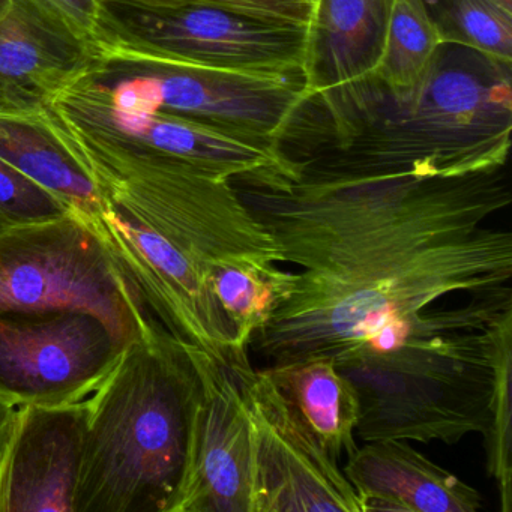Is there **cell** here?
Returning <instances> with one entry per match:
<instances>
[{"mask_svg": "<svg viewBox=\"0 0 512 512\" xmlns=\"http://www.w3.org/2000/svg\"><path fill=\"white\" fill-rule=\"evenodd\" d=\"M235 185L301 266L295 290L250 347L269 365L335 362L449 293L506 286L512 235L482 226L511 205L505 167L461 176L298 172Z\"/></svg>", "mask_w": 512, "mask_h": 512, "instance_id": "6da1fadb", "label": "cell"}, {"mask_svg": "<svg viewBox=\"0 0 512 512\" xmlns=\"http://www.w3.org/2000/svg\"><path fill=\"white\" fill-rule=\"evenodd\" d=\"M511 131V65L442 43L406 94L376 74L307 92L275 149L298 172L461 176L505 167Z\"/></svg>", "mask_w": 512, "mask_h": 512, "instance_id": "7a4b0ae2", "label": "cell"}, {"mask_svg": "<svg viewBox=\"0 0 512 512\" xmlns=\"http://www.w3.org/2000/svg\"><path fill=\"white\" fill-rule=\"evenodd\" d=\"M470 295L463 307L404 320L385 349L359 347L335 362L358 391L359 439L454 445L485 433L494 380L488 325L512 307V290Z\"/></svg>", "mask_w": 512, "mask_h": 512, "instance_id": "3957f363", "label": "cell"}, {"mask_svg": "<svg viewBox=\"0 0 512 512\" xmlns=\"http://www.w3.org/2000/svg\"><path fill=\"white\" fill-rule=\"evenodd\" d=\"M197 374L160 323L128 344L86 400L74 512H169L181 481Z\"/></svg>", "mask_w": 512, "mask_h": 512, "instance_id": "277c9868", "label": "cell"}, {"mask_svg": "<svg viewBox=\"0 0 512 512\" xmlns=\"http://www.w3.org/2000/svg\"><path fill=\"white\" fill-rule=\"evenodd\" d=\"M56 310L95 314L128 344L158 323L94 227L74 212L0 233V313Z\"/></svg>", "mask_w": 512, "mask_h": 512, "instance_id": "5b68a950", "label": "cell"}, {"mask_svg": "<svg viewBox=\"0 0 512 512\" xmlns=\"http://www.w3.org/2000/svg\"><path fill=\"white\" fill-rule=\"evenodd\" d=\"M97 2L98 56L253 76L304 74L307 26L266 22L206 5Z\"/></svg>", "mask_w": 512, "mask_h": 512, "instance_id": "8992f818", "label": "cell"}, {"mask_svg": "<svg viewBox=\"0 0 512 512\" xmlns=\"http://www.w3.org/2000/svg\"><path fill=\"white\" fill-rule=\"evenodd\" d=\"M88 74L116 103L158 110L274 146L308 92L304 74L253 76L148 59L97 55Z\"/></svg>", "mask_w": 512, "mask_h": 512, "instance_id": "52a82bcc", "label": "cell"}, {"mask_svg": "<svg viewBox=\"0 0 512 512\" xmlns=\"http://www.w3.org/2000/svg\"><path fill=\"white\" fill-rule=\"evenodd\" d=\"M86 71L46 107L50 122L68 136L110 151L182 161L232 182L289 169L271 143L158 110L116 103Z\"/></svg>", "mask_w": 512, "mask_h": 512, "instance_id": "ba28073f", "label": "cell"}, {"mask_svg": "<svg viewBox=\"0 0 512 512\" xmlns=\"http://www.w3.org/2000/svg\"><path fill=\"white\" fill-rule=\"evenodd\" d=\"M127 346L86 311L0 313V403L16 409L88 400Z\"/></svg>", "mask_w": 512, "mask_h": 512, "instance_id": "9c48e42d", "label": "cell"}, {"mask_svg": "<svg viewBox=\"0 0 512 512\" xmlns=\"http://www.w3.org/2000/svg\"><path fill=\"white\" fill-rule=\"evenodd\" d=\"M152 316L179 343L199 347L230 370L251 365L211 289V275L146 224L104 200L92 224Z\"/></svg>", "mask_w": 512, "mask_h": 512, "instance_id": "30bf717a", "label": "cell"}, {"mask_svg": "<svg viewBox=\"0 0 512 512\" xmlns=\"http://www.w3.org/2000/svg\"><path fill=\"white\" fill-rule=\"evenodd\" d=\"M233 374L253 439L251 512H361L355 488L271 377L253 365Z\"/></svg>", "mask_w": 512, "mask_h": 512, "instance_id": "8fae6325", "label": "cell"}, {"mask_svg": "<svg viewBox=\"0 0 512 512\" xmlns=\"http://www.w3.org/2000/svg\"><path fill=\"white\" fill-rule=\"evenodd\" d=\"M184 346L197 385L184 469L169 512H251L253 439L238 379L205 350Z\"/></svg>", "mask_w": 512, "mask_h": 512, "instance_id": "7c38bea8", "label": "cell"}, {"mask_svg": "<svg viewBox=\"0 0 512 512\" xmlns=\"http://www.w3.org/2000/svg\"><path fill=\"white\" fill-rule=\"evenodd\" d=\"M88 404L20 406L0 443V512H74Z\"/></svg>", "mask_w": 512, "mask_h": 512, "instance_id": "4fadbf2b", "label": "cell"}, {"mask_svg": "<svg viewBox=\"0 0 512 512\" xmlns=\"http://www.w3.org/2000/svg\"><path fill=\"white\" fill-rule=\"evenodd\" d=\"M97 50L35 0H0V112L40 113Z\"/></svg>", "mask_w": 512, "mask_h": 512, "instance_id": "5bb4252c", "label": "cell"}, {"mask_svg": "<svg viewBox=\"0 0 512 512\" xmlns=\"http://www.w3.org/2000/svg\"><path fill=\"white\" fill-rule=\"evenodd\" d=\"M344 476L361 512H476L482 496L409 440H374L347 455Z\"/></svg>", "mask_w": 512, "mask_h": 512, "instance_id": "9a60e30c", "label": "cell"}, {"mask_svg": "<svg viewBox=\"0 0 512 512\" xmlns=\"http://www.w3.org/2000/svg\"><path fill=\"white\" fill-rule=\"evenodd\" d=\"M394 0H314L307 25V91H328L376 73Z\"/></svg>", "mask_w": 512, "mask_h": 512, "instance_id": "2e32d148", "label": "cell"}, {"mask_svg": "<svg viewBox=\"0 0 512 512\" xmlns=\"http://www.w3.org/2000/svg\"><path fill=\"white\" fill-rule=\"evenodd\" d=\"M44 110L0 112V160L52 191L92 226L103 212V196L76 152L50 124Z\"/></svg>", "mask_w": 512, "mask_h": 512, "instance_id": "e0dca14e", "label": "cell"}, {"mask_svg": "<svg viewBox=\"0 0 512 512\" xmlns=\"http://www.w3.org/2000/svg\"><path fill=\"white\" fill-rule=\"evenodd\" d=\"M332 460L356 448L361 416L358 391L332 358H310L263 368Z\"/></svg>", "mask_w": 512, "mask_h": 512, "instance_id": "ac0fdd59", "label": "cell"}, {"mask_svg": "<svg viewBox=\"0 0 512 512\" xmlns=\"http://www.w3.org/2000/svg\"><path fill=\"white\" fill-rule=\"evenodd\" d=\"M295 281V272L283 271L272 262L224 265L212 271V292L235 328L239 349L248 350L254 335L290 298Z\"/></svg>", "mask_w": 512, "mask_h": 512, "instance_id": "d6986e66", "label": "cell"}, {"mask_svg": "<svg viewBox=\"0 0 512 512\" xmlns=\"http://www.w3.org/2000/svg\"><path fill=\"white\" fill-rule=\"evenodd\" d=\"M439 34L422 0H394L376 76L395 94L421 85L439 50Z\"/></svg>", "mask_w": 512, "mask_h": 512, "instance_id": "ffe728a7", "label": "cell"}, {"mask_svg": "<svg viewBox=\"0 0 512 512\" xmlns=\"http://www.w3.org/2000/svg\"><path fill=\"white\" fill-rule=\"evenodd\" d=\"M493 341V392L484 436L487 475L496 481L502 512L512 511V307L488 325Z\"/></svg>", "mask_w": 512, "mask_h": 512, "instance_id": "44dd1931", "label": "cell"}, {"mask_svg": "<svg viewBox=\"0 0 512 512\" xmlns=\"http://www.w3.org/2000/svg\"><path fill=\"white\" fill-rule=\"evenodd\" d=\"M442 43L512 62V11L497 0H422Z\"/></svg>", "mask_w": 512, "mask_h": 512, "instance_id": "7402d4cb", "label": "cell"}, {"mask_svg": "<svg viewBox=\"0 0 512 512\" xmlns=\"http://www.w3.org/2000/svg\"><path fill=\"white\" fill-rule=\"evenodd\" d=\"M70 212V206L52 191L0 160V217L8 226L43 223Z\"/></svg>", "mask_w": 512, "mask_h": 512, "instance_id": "603a6c76", "label": "cell"}, {"mask_svg": "<svg viewBox=\"0 0 512 512\" xmlns=\"http://www.w3.org/2000/svg\"><path fill=\"white\" fill-rule=\"evenodd\" d=\"M122 2L160 5V7L206 5V7L221 8L242 16L266 20V22L301 26L308 25L311 11H313L310 0H122Z\"/></svg>", "mask_w": 512, "mask_h": 512, "instance_id": "cb8c5ba5", "label": "cell"}, {"mask_svg": "<svg viewBox=\"0 0 512 512\" xmlns=\"http://www.w3.org/2000/svg\"><path fill=\"white\" fill-rule=\"evenodd\" d=\"M35 2L94 44L98 14L97 0H35Z\"/></svg>", "mask_w": 512, "mask_h": 512, "instance_id": "d4e9b609", "label": "cell"}, {"mask_svg": "<svg viewBox=\"0 0 512 512\" xmlns=\"http://www.w3.org/2000/svg\"><path fill=\"white\" fill-rule=\"evenodd\" d=\"M14 407L7 406V404L0 403V443L10 427L11 419H13Z\"/></svg>", "mask_w": 512, "mask_h": 512, "instance_id": "484cf974", "label": "cell"}, {"mask_svg": "<svg viewBox=\"0 0 512 512\" xmlns=\"http://www.w3.org/2000/svg\"><path fill=\"white\" fill-rule=\"evenodd\" d=\"M502 7H505L506 10L512 11V0H497Z\"/></svg>", "mask_w": 512, "mask_h": 512, "instance_id": "4316f807", "label": "cell"}, {"mask_svg": "<svg viewBox=\"0 0 512 512\" xmlns=\"http://www.w3.org/2000/svg\"><path fill=\"white\" fill-rule=\"evenodd\" d=\"M8 223L4 220V218L0 217V233L4 232L5 229H7Z\"/></svg>", "mask_w": 512, "mask_h": 512, "instance_id": "83f0119b", "label": "cell"}, {"mask_svg": "<svg viewBox=\"0 0 512 512\" xmlns=\"http://www.w3.org/2000/svg\"><path fill=\"white\" fill-rule=\"evenodd\" d=\"M311 4H314V0H310Z\"/></svg>", "mask_w": 512, "mask_h": 512, "instance_id": "f1b7e54d", "label": "cell"}]
</instances>
